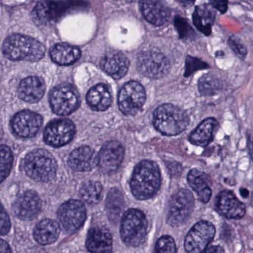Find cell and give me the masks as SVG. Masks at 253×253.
Listing matches in <instances>:
<instances>
[{"mask_svg": "<svg viewBox=\"0 0 253 253\" xmlns=\"http://www.w3.org/2000/svg\"><path fill=\"white\" fill-rule=\"evenodd\" d=\"M175 27L181 38H188L194 34L193 28H191L187 19L184 18L179 17V16L175 18Z\"/></svg>", "mask_w": 253, "mask_h": 253, "instance_id": "e575fe53", "label": "cell"}, {"mask_svg": "<svg viewBox=\"0 0 253 253\" xmlns=\"http://www.w3.org/2000/svg\"><path fill=\"white\" fill-rule=\"evenodd\" d=\"M11 227L8 214L4 210V207L0 202V236H5L10 231Z\"/></svg>", "mask_w": 253, "mask_h": 253, "instance_id": "d590c367", "label": "cell"}, {"mask_svg": "<svg viewBox=\"0 0 253 253\" xmlns=\"http://www.w3.org/2000/svg\"><path fill=\"white\" fill-rule=\"evenodd\" d=\"M248 147H249L250 152H251V155L253 159V137L248 139Z\"/></svg>", "mask_w": 253, "mask_h": 253, "instance_id": "60d3db41", "label": "cell"}, {"mask_svg": "<svg viewBox=\"0 0 253 253\" xmlns=\"http://www.w3.org/2000/svg\"><path fill=\"white\" fill-rule=\"evenodd\" d=\"M184 1H187V2H193V1H195V0H184Z\"/></svg>", "mask_w": 253, "mask_h": 253, "instance_id": "7bdbcfd3", "label": "cell"}, {"mask_svg": "<svg viewBox=\"0 0 253 253\" xmlns=\"http://www.w3.org/2000/svg\"><path fill=\"white\" fill-rule=\"evenodd\" d=\"M204 253H225V252L221 247L212 246L207 249Z\"/></svg>", "mask_w": 253, "mask_h": 253, "instance_id": "ab89813d", "label": "cell"}, {"mask_svg": "<svg viewBox=\"0 0 253 253\" xmlns=\"http://www.w3.org/2000/svg\"><path fill=\"white\" fill-rule=\"evenodd\" d=\"M58 219L65 231L74 233L80 230L86 220L85 207L79 200H69L58 210Z\"/></svg>", "mask_w": 253, "mask_h": 253, "instance_id": "30bf717a", "label": "cell"}, {"mask_svg": "<svg viewBox=\"0 0 253 253\" xmlns=\"http://www.w3.org/2000/svg\"><path fill=\"white\" fill-rule=\"evenodd\" d=\"M2 53L10 60L38 62L44 57L45 47L32 37L13 34L4 40Z\"/></svg>", "mask_w": 253, "mask_h": 253, "instance_id": "7a4b0ae2", "label": "cell"}, {"mask_svg": "<svg viewBox=\"0 0 253 253\" xmlns=\"http://www.w3.org/2000/svg\"><path fill=\"white\" fill-rule=\"evenodd\" d=\"M228 45L239 59H244L246 57L247 54H248V50H247L246 46L239 37L236 36L230 37L228 40Z\"/></svg>", "mask_w": 253, "mask_h": 253, "instance_id": "836d02e7", "label": "cell"}, {"mask_svg": "<svg viewBox=\"0 0 253 253\" xmlns=\"http://www.w3.org/2000/svg\"><path fill=\"white\" fill-rule=\"evenodd\" d=\"M0 253H11L8 244L1 239H0Z\"/></svg>", "mask_w": 253, "mask_h": 253, "instance_id": "f35d334b", "label": "cell"}, {"mask_svg": "<svg viewBox=\"0 0 253 253\" xmlns=\"http://www.w3.org/2000/svg\"><path fill=\"white\" fill-rule=\"evenodd\" d=\"M24 169L34 181L47 182L56 175L57 164L51 153L39 149L30 152L25 156Z\"/></svg>", "mask_w": 253, "mask_h": 253, "instance_id": "277c9868", "label": "cell"}, {"mask_svg": "<svg viewBox=\"0 0 253 253\" xmlns=\"http://www.w3.org/2000/svg\"><path fill=\"white\" fill-rule=\"evenodd\" d=\"M187 181L192 189L196 192L201 202L208 203L211 200L212 181L208 174L199 169H192L189 172Z\"/></svg>", "mask_w": 253, "mask_h": 253, "instance_id": "603a6c76", "label": "cell"}, {"mask_svg": "<svg viewBox=\"0 0 253 253\" xmlns=\"http://www.w3.org/2000/svg\"><path fill=\"white\" fill-rule=\"evenodd\" d=\"M215 13L213 7L208 4L197 6L193 14L195 26L206 36L212 32V26L215 21Z\"/></svg>", "mask_w": 253, "mask_h": 253, "instance_id": "83f0119b", "label": "cell"}, {"mask_svg": "<svg viewBox=\"0 0 253 253\" xmlns=\"http://www.w3.org/2000/svg\"><path fill=\"white\" fill-rule=\"evenodd\" d=\"M145 101V90L137 82L126 83L119 93V108L126 115H135L142 108Z\"/></svg>", "mask_w": 253, "mask_h": 253, "instance_id": "8fae6325", "label": "cell"}, {"mask_svg": "<svg viewBox=\"0 0 253 253\" xmlns=\"http://www.w3.org/2000/svg\"><path fill=\"white\" fill-rule=\"evenodd\" d=\"M211 6L221 13L227 12L228 8V0H211Z\"/></svg>", "mask_w": 253, "mask_h": 253, "instance_id": "74e56055", "label": "cell"}, {"mask_svg": "<svg viewBox=\"0 0 253 253\" xmlns=\"http://www.w3.org/2000/svg\"><path fill=\"white\" fill-rule=\"evenodd\" d=\"M125 148L121 143L111 141L105 143L97 156V165L102 172L111 173L115 172L123 162Z\"/></svg>", "mask_w": 253, "mask_h": 253, "instance_id": "9a60e30c", "label": "cell"}, {"mask_svg": "<svg viewBox=\"0 0 253 253\" xmlns=\"http://www.w3.org/2000/svg\"><path fill=\"white\" fill-rule=\"evenodd\" d=\"M125 208V199L121 190L113 188L106 199V211L111 222L117 223L121 217Z\"/></svg>", "mask_w": 253, "mask_h": 253, "instance_id": "f1b7e54d", "label": "cell"}, {"mask_svg": "<svg viewBox=\"0 0 253 253\" xmlns=\"http://www.w3.org/2000/svg\"><path fill=\"white\" fill-rule=\"evenodd\" d=\"M60 230L56 221L48 218L42 220L34 228V239L41 245H51L59 239Z\"/></svg>", "mask_w": 253, "mask_h": 253, "instance_id": "cb8c5ba5", "label": "cell"}, {"mask_svg": "<svg viewBox=\"0 0 253 253\" xmlns=\"http://www.w3.org/2000/svg\"><path fill=\"white\" fill-rule=\"evenodd\" d=\"M86 99L89 106L95 111H105L112 103L111 92L108 87L103 84H96L90 88Z\"/></svg>", "mask_w": 253, "mask_h": 253, "instance_id": "484cf974", "label": "cell"}, {"mask_svg": "<svg viewBox=\"0 0 253 253\" xmlns=\"http://www.w3.org/2000/svg\"><path fill=\"white\" fill-rule=\"evenodd\" d=\"M86 248L90 253H111L113 239L108 229L94 227L89 230Z\"/></svg>", "mask_w": 253, "mask_h": 253, "instance_id": "d6986e66", "label": "cell"}, {"mask_svg": "<svg viewBox=\"0 0 253 253\" xmlns=\"http://www.w3.org/2000/svg\"><path fill=\"white\" fill-rule=\"evenodd\" d=\"M140 10L144 19L152 25L162 26L170 18V11L162 0H140Z\"/></svg>", "mask_w": 253, "mask_h": 253, "instance_id": "ac0fdd59", "label": "cell"}, {"mask_svg": "<svg viewBox=\"0 0 253 253\" xmlns=\"http://www.w3.org/2000/svg\"><path fill=\"white\" fill-rule=\"evenodd\" d=\"M187 64L188 73H192L197 70L205 69L209 67L208 64L205 63L203 61L196 58L190 57V56L187 57Z\"/></svg>", "mask_w": 253, "mask_h": 253, "instance_id": "8d00e7d4", "label": "cell"}, {"mask_svg": "<svg viewBox=\"0 0 253 253\" xmlns=\"http://www.w3.org/2000/svg\"><path fill=\"white\" fill-rule=\"evenodd\" d=\"M13 155L10 147L0 145V184L7 178L13 166Z\"/></svg>", "mask_w": 253, "mask_h": 253, "instance_id": "1f68e13d", "label": "cell"}, {"mask_svg": "<svg viewBox=\"0 0 253 253\" xmlns=\"http://www.w3.org/2000/svg\"><path fill=\"white\" fill-rule=\"evenodd\" d=\"M50 55L52 61L57 65H70L80 59L81 50L76 46L67 43H59L53 46Z\"/></svg>", "mask_w": 253, "mask_h": 253, "instance_id": "d4e9b609", "label": "cell"}, {"mask_svg": "<svg viewBox=\"0 0 253 253\" xmlns=\"http://www.w3.org/2000/svg\"><path fill=\"white\" fill-rule=\"evenodd\" d=\"M85 5L84 1L80 0H40L34 7L33 17L38 23L48 24L56 22L69 12Z\"/></svg>", "mask_w": 253, "mask_h": 253, "instance_id": "8992f818", "label": "cell"}, {"mask_svg": "<svg viewBox=\"0 0 253 253\" xmlns=\"http://www.w3.org/2000/svg\"><path fill=\"white\" fill-rule=\"evenodd\" d=\"M162 182L159 166L152 161H142L134 169L130 181L132 194L139 200L155 196Z\"/></svg>", "mask_w": 253, "mask_h": 253, "instance_id": "6da1fadb", "label": "cell"}, {"mask_svg": "<svg viewBox=\"0 0 253 253\" xmlns=\"http://www.w3.org/2000/svg\"><path fill=\"white\" fill-rule=\"evenodd\" d=\"M100 66L112 78L119 80L126 75L129 62L126 55L121 52L113 51L107 53L102 58Z\"/></svg>", "mask_w": 253, "mask_h": 253, "instance_id": "ffe728a7", "label": "cell"}, {"mask_svg": "<svg viewBox=\"0 0 253 253\" xmlns=\"http://www.w3.org/2000/svg\"><path fill=\"white\" fill-rule=\"evenodd\" d=\"M147 221L141 211L129 209L122 219L120 234L124 243L129 247L141 246L147 237Z\"/></svg>", "mask_w": 253, "mask_h": 253, "instance_id": "5b68a950", "label": "cell"}, {"mask_svg": "<svg viewBox=\"0 0 253 253\" xmlns=\"http://www.w3.org/2000/svg\"><path fill=\"white\" fill-rule=\"evenodd\" d=\"M42 117L34 111H25L17 113L10 122L12 131L16 136L30 138L35 136L42 126Z\"/></svg>", "mask_w": 253, "mask_h": 253, "instance_id": "4fadbf2b", "label": "cell"}, {"mask_svg": "<svg viewBox=\"0 0 253 253\" xmlns=\"http://www.w3.org/2000/svg\"><path fill=\"white\" fill-rule=\"evenodd\" d=\"M45 83L38 77H28L22 80L18 87V95L22 100L36 103L41 100L45 92Z\"/></svg>", "mask_w": 253, "mask_h": 253, "instance_id": "44dd1931", "label": "cell"}, {"mask_svg": "<svg viewBox=\"0 0 253 253\" xmlns=\"http://www.w3.org/2000/svg\"><path fill=\"white\" fill-rule=\"evenodd\" d=\"M217 211L229 219H240L246 213V208L236 196L229 190L221 191L215 202Z\"/></svg>", "mask_w": 253, "mask_h": 253, "instance_id": "e0dca14e", "label": "cell"}, {"mask_svg": "<svg viewBox=\"0 0 253 253\" xmlns=\"http://www.w3.org/2000/svg\"><path fill=\"white\" fill-rule=\"evenodd\" d=\"M126 1H137V0H126ZM139 1H140V0H139Z\"/></svg>", "mask_w": 253, "mask_h": 253, "instance_id": "ee69618b", "label": "cell"}, {"mask_svg": "<svg viewBox=\"0 0 253 253\" xmlns=\"http://www.w3.org/2000/svg\"><path fill=\"white\" fill-rule=\"evenodd\" d=\"M80 196L86 203L96 205L102 199V184L98 181H89L80 189Z\"/></svg>", "mask_w": 253, "mask_h": 253, "instance_id": "4dcf8cb0", "label": "cell"}, {"mask_svg": "<svg viewBox=\"0 0 253 253\" xmlns=\"http://www.w3.org/2000/svg\"><path fill=\"white\" fill-rule=\"evenodd\" d=\"M154 253H177L175 241L170 236H162L156 242Z\"/></svg>", "mask_w": 253, "mask_h": 253, "instance_id": "d6a6232c", "label": "cell"}, {"mask_svg": "<svg viewBox=\"0 0 253 253\" xmlns=\"http://www.w3.org/2000/svg\"><path fill=\"white\" fill-rule=\"evenodd\" d=\"M240 193L243 197L247 198L249 196V191L246 188H241Z\"/></svg>", "mask_w": 253, "mask_h": 253, "instance_id": "b9f144b4", "label": "cell"}, {"mask_svg": "<svg viewBox=\"0 0 253 253\" xmlns=\"http://www.w3.org/2000/svg\"><path fill=\"white\" fill-rule=\"evenodd\" d=\"M49 101L53 112L59 116L70 115L80 105L78 94L70 84H60L54 87L50 92Z\"/></svg>", "mask_w": 253, "mask_h": 253, "instance_id": "9c48e42d", "label": "cell"}, {"mask_svg": "<svg viewBox=\"0 0 253 253\" xmlns=\"http://www.w3.org/2000/svg\"><path fill=\"white\" fill-rule=\"evenodd\" d=\"M190 119L181 108L165 104L155 111L153 124L158 131L165 135H176L187 129Z\"/></svg>", "mask_w": 253, "mask_h": 253, "instance_id": "3957f363", "label": "cell"}, {"mask_svg": "<svg viewBox=\"0 0 253 253\" xmlns=\"http://www.w3.org/2000/svg\"><path fill=\"white\" fill-rule=\"evenodd\" d=\"M42 202L36 192L28 190L16 199L13 205L15 215L22 221H31L41 212Z\"/></svg>", "mask_w": 253, "mask_h": 253, "instance_id": "2e32d148", "label": "cell"}, {"mask_svg": "<svg viewBox=\"0 0 253 253\" xmlns=\"http://www.w3.org/2000/svg\"><path fill=\"white\" fill-rule=\"evenodd\" d=\"M138 71L151 79H160L169 73L170 65L165 54L157 50L141 52L137 59Z\"/></svg>", "mask_w": 253, "mask_h": 253, "instance_id": "ba28073f", "label": "cell"}, {"mask_svg": "<svg viewBox=\"0 0 253 253\" xmlns=\"http://www.w3.org/2000/svg\"><path fill=\"white\" fill-rule=\"evenodd\" d=\"M215 234L212 223L201 221L196 223L187 233L184 241V248L188 253H202L206 250Z\"/></svg>", "mask_w": 253, "mask_h": 253, "instance_id": "7c38bea8", "label": "cell"}, {"mask_svg": "<svg viewBox=\"0 0 253 253\" xmlns=\"http://www.w3.org/2000/svg\"><path fill=\"white\" fill-rule=\"evenodd\" d=\"M75 132V126L71 120H54L46 126L44 140L45 143L52 147H62L73 139Z\"/></svg>", "mask_w": 253, "mask_h": 253, "instance_id": "5bb4252c", "label": "cell"}, {"mask_svg": "<svg viewBox=\"0 0 253 253\" xmlns=\"http://www.w3.org/2000/svg\"><path fill=\"white\" fill-rule=\"evenodd\" d=\"M97 164V156L90 147L87 146L79 147L70 155L68 165L77 172L91 170Z\"/></svg>", "mask_w": 253, "mask_h": 253, "instance_id": "7402d4cb", "label": "cell"}, {"mask_svg": "<svg viewBox=\"0 0 253 253\" xmlns=\"http://www.w3.org/2000/svg\"><path fill=\"white\" fill-rule=\"evenodd\" d=\"M195 201L193 194L186 189L177 190L169 200L168 222L172 227L184 224L193 212Z\"/></svg>", "mask_w": 253, "mask_h": 253, "instance_id": "52a82bcc", "label": "cell"}, {"mask_svg": "<svg viewBox=\"0 0 253 253\" xmlns=\"http://www.w3.org/2000/svg\"><path fill=\"white\" fill-rule=\"evenodd\" d=\"M217 126V120L212 117L204 120L190 134V142L201 147L208 145L212 141L214 130Z\"/></svg>", "mask_w": 253, "mask_h": 253, "instance_id": "4316f807", "label": "cell"}, {"mask_svg": "<svg viewBox=\"0 0 253 253\" xmlns=\"http://www.w3.org/2000/svg\"><path fill=\"white\" fill-rule=\"evenodd\" d=\"M198 87L203 96H212L222 90L223 83L216 76L208 74L201 77Z\"/></svg>", "mask_w": 253, "mask_h": 253, "instance_id": "f546056e", "label": "cell"}]
</instances>
